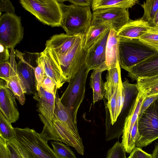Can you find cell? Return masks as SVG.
Wrapping results in <instances>:
<instances>
[{"mask_svg": "<svg viewBox=\"0 0 158 158\" xmlns=\"http://www.w3.org/2000/svg\"><path fill=\"white\" fill-rule=\"evenodd\" d=\"M119 63L126 71L158 54V51L139 39H119Z\"/></svg>", "mask_w": 158, "mask_h": 158, "instance_id": "6da1fadb", "label": "cell"}, {"mask_svg": "<svg viewBox=\"0 0 158 158\" xmlns=\"http://www.w3.org/2000/svg\"><path fill=\"white\" fill-rule=\"evenodd\" d=\"M64 0H20V3L26 10L44 24L52 27L61 26Z\"/></svg>", "mask_w": 158, "mask_h": 158, "instance_id": "7a4b0ae2", "label": "cell"}, {"mask_svg": "<svg viewBox=\"0 0 158 158\" xmlns=\"http://www.w3.org/2000/svg\"><path fill=\"white\" fill-rule=\"evenodd\" d=\"M39 116L44 124L43 130L40 133L42 139L47 142L50 140L62 142L74 148L79 154L84 155L81 138L76 135L67 125L56 118L51 121L41 114Z\"/></svg>", "mask_w": 158, "mask_h": 158, "instance_id": "3957f363", "label": "cell"}, {"mask_svg": "<svg viewBox=\"0 0 158 158\" xmlns=\"http://www.w3.org/2000/svg\"><path fill=\"white\" fill-rule=\"evenodd\" d=\"M63 14L61 27L66 34L85 35L91 26L92 18L90 7H82L62 4Z\"/></svg>", "mask_w": 158, "mask_h": 158, "instance_id": "277c9868", "label": "cell"}, {"mask_svg": "<svg viewBox=\"0 0 158 158\" xmlns=\"http://www.w3.org/2000/svg\"><path fill=\"white\" fill-rule=\"evenodd\" d=\"M14 129L16 135L15 139L31 158H59L48 145V142L34 130L28 127Z\"/></svg>", "mask_w": 158, "mask_h": 158, "instance_id": "5b68a950", "label": "cell"}, {"mask_svg": "<svg viewBox=\"0 0 158 158\" xmlns=\"http://www.w3.org/2000/svg\"><path fill=\"white\" fill-rule=\"evenodd\" d=\"M89 71L87 65L83 67L70 80L60 98L63 104L70 109L76 123L77 112L85 97L86 82Z\"/></svg>", "mask_w": 158, "mask_h": 158, "instance_id": "8992f818", "label": "cell"}, {"mask_svg": "<svg viewBox=\"0 0 158 158\" xmlns=\"http://www.w3.org/2000/svg\"><path fill=\"white\" fill-rule=\"evenodd\" d=\"M138 128L136 147L142 148L158 139V99L138 117Z\"/></svg>", "mask_w": 158, "mask_h": 158, "instance_id": "52a82bcc", "label": "cell"}, {"mask_svg": "<svg viewBox=\"0 0 158 158\" xmlns=\"http://www.w3.org/2000/svg\"><path fill=\"white\" fill-rule=\"evenodd\" d=\"M85 35H77L71 48L57 61L68 82L69 83L83 67L87 65V50L84 47Z\"/></svg>", "mask_w": 158, "mask_h": 158, "instance_id": "ba28073f", "label": "cell"}, {"mask_svg": "<svg viewBox=\"0 0 158 158\" xmlns=\"http://www.w3.org/2000/svg\"><path fill=\"white\" fill-rule=\"evenodd\" d=\"M23 31L20 17L5 13L0 16V43L8 48H14L20 43Z\"/></svg>", "mask_w": 158, "mask_h": 158, "instance_id": "9c48e42d", "label": "cell"}, {"mask_svg": "<svg viewBox=\"0 0 158 158\" xmlns=\"http://www.w3.org/2000/svg\"><path fill=\"white\" fill-rule=\"evenodd\" d=\"M130 20L128 10L118 8L99 9L93 12L91 25L107 23L118 31Z\"/></svg>", "mask_w": 158, "mask_h": 158, "instance_id": "30bf717a", "label": "cell"}, {"mask_svg": "<svg viewBox=\"0 0 158 158\" xmlns=\"http://www.w3.org/2000/svg\"><path fill=\"white\" fill-rule=\"evenodd\" d=\"M139 90L136 98L133 102L125 119L122 136V143L126 152L131 153L132 151L131 147V134L133 127L138 119L142 102L146 97L143 93Z\"/></svg>", "mask_w": 158, "mask_h": 158, "instance_id": "8fae6325", "label": "cell"}, {"mask_svg": "<svg viewBox=\"0 0 158 158\" xmlns=\"http://www.w3.org/2000/svg\"><path fill=\"white\" fill-rule=\"evenodd\" d=\"M15 56L19 60L17 64L18 73L26 94H33L36 91V82L34 67L30 62L25 59L23 54L15 50Z\"/></svg>", "mask_w": 158, "mask_h": 158, "instance_id": "7c38bea8", "label": "cell"}, {"mask_svg": "<svg viewBox=\"0 0 158 158\" xmlns=\"http://www.w3.org/2000/svg\"><path fill=\"white\" fill-rule=\"evenodd\" d=\"M15 98L12 92L6 86L4 81L1 79L0 111L11 123H15L19 117Z\"/></svg>", "mask_w": 158, "mask_h": 158, "instance_id": "4fadbf2b", "label": "cell"}, {"mask_svg": "<svg viewBox=\"0 0 158 158\" xmlns=\"http://www.w3.org/2000/svg\"><path fill=\"white\" fill-rule=\"evenodd\" d=\"M15 57V49L11 48L10 52L9 76L7 78L1 79L4 81L6 86L11 90L20 104L23 105L25 102V95L26 93L18 73Z\"/></svg>", "mask_w": 158, "mask_h": 158, "instance_id": "5bb4252c", "label": "cell"}, {"mask_svg": "<svg viewBox=\"0 0 158 158\" xmlns=\"http://www.w3.org/2000/svg\"><path fill=\"white\" fill-rule=\"evenodd\" d=\"M46 75L50 78L55 83L57 89L67 82L59 64L53 57L50 50L47 48L40 53Z\"/></svg>", "mask_w": 158, "mask_h": 158, "instance_id": "9a60e30c", "label": "cell"}, {"mask_svg": "<svg viewBox=\"0 0 158 158\" xmlns=\"http://www.w3.org/2000/svg\"><path fill=\"white\" fill-rule=\"evenodd\" d=\"M77 36L61 33L53 35L47 41L46 48L49 49L57 62L66 55L73 45Z\"/></svg>", "mask_w": 158, "mask_h": 158, "instance_id": "2e32d148", "label": "cell"}, {"mask_svg": "<svg viewBox=\"0 0 158 158\" xmlns=\"http://www.w3.org/2000/svg\"><path fill=\"white\" fill-rule=\"evenodd\" d=\"M110 28L87 50L86 64L90 70L106 63V46Z\"/></svg>", "mask_w": 158, "mask_h": 158, "instance_id": "e0dca14e", "label": "cell"}, {"mask_svg": "<svg viewBox=\"0 0 158 158\" xmlns=\"http://www.w3.org/2000/svg\"><path fill=\"white\" fill-rule=\"evenodd\" d=\"M127 76L133 80L158 74V54L127 70Z\"/></svg>", "mask_w": 158, "mask_h": 158, "instance_id": "ac0fdd59", "label": "cell"}, {"mask_svg": "<svg viewBox=\"0 0 158 158\" xmlns=\"http://www.w3.org/2000/svg\"><path fill=\"white\" fill-rule=\"evenodd\" d=\"M56 94L50 93L41 86L34 94L33 98L37 102L38 111L47 118L52 121L54 117Z\"/></svg>", "mask_w": 158, "mask_h": 158, "instance_id": "d6986e66", "label": "cell"}, {"mask_svg": "<svg viewBox=\"0 0 158 158\" xmlns=\"http://www.w3.org/2000/svg\"><path fill=\"white\" fill-rule=\"evenodd\" d=\"M149 23L141 19H130L117 31L119 39H139L150 28Z\"/></svg>", "mask_w": 158, "mask_h": 158, "instance_id": "ffe728a7", "label": "cell"}, {"mask_svg": "<svg viewBox=\"0 0 158 158\" xmlns=\"http://www.w3.org/2000/svg\"><path fill=\"white\" fill-rule=\"evenodd\" d=\"M119 40L117 31L111 28L106 50V64L108 70L115 67L119 63Z\"/></svg>", "mask_w": 158, "mask_h": 158, "instance_id": "44dd1931", "label": "cell"}, {"mask_svg": "<svg viewBox=\"0 0 158 158\" xmlns=\"http://www.w3.org/2000/svg\"><path fill=\"white\" fill-rule=\"evenodd\" d=\"M53 118L57 119L67 125L75 134L80 137L77 125L70 109L64 105L58 95L57 90L55 96Z\"/></svg>", "mask_w": 158, "mask_h": 158, "instance_id": "7402d4cb", "label": "cell"}, {"mask_svg": "<svg viewBox=\"0 0 158 158\" xmlns=\"http://www.w3.org/2000/svg\"><path fill=\"white\" fill-rule=\"evenodd\" d=\"M120 67L118 63L114 68L107 70L106 79L104 83L105 93L104 96L108 100L114 92L123 85L121 76Z\"/></svg>", "mask_w": 158, "mask_h": 158, "instance_id": "603a6c76", "label": "cell"}, {"mask_svg": "<svg viewBox=\"0 0 158 158\" xmlns=\"http://www.w3.org/2000/svg\"><path fill=\"white\" fill-rule=\"evenodd\" d=\"M139 2L136 0H93L91 6L93 12L99 9L112 8L128 10Z\"/></svg>", "mask_w": 158, "mask_h": 158, "instance_id": "cb8c5ba5", "label": "cell"}, {"mask_svg": "<svg viewBox=\"0 0 158 158\" xmlns=\"http://www.w3.org/2000/svg\"><path fill=\"white\" fill-rule=\"evenodd\" d=\"M103 72L98 68L93 69L91 74L90 85L93 90L94 103L102 100L105 95L104 85L102 77Z\"/></svg>", "mask_w": 158, "mask_h": 158, "instance_id": "d4e9b609", "label": "cell"}, {"mask_svg": "<svg viewBox=\"0 0 158 158\" xmlns=\"http://www.w3.org/2000/svg\"><path fill=\"white\" fill-rule=\"evenodd\" d=\"M111 27L107 23L91 25L85 35L84 47L88 50Z\"/></svg>", "mask_w": 158, "mask_h": 158, "instance_id": "484cf974", "label": "cell"}, {"mask_svg": "<svg viewBox=\"0 0 158 158\" xmlns=\"http://www.w3.org/2000/svg\"><path fill=\"white\" fill-rule=\"evenodd\" d=\"M139 90L146 97L158 94V74L151 77L139 78L136 80Z\"/></svg>", "mask_w": 158, "mask_h": 158, "instance_id": "4316f807", "label": "cell"}, {"mask_svg": "<svg viewBox=\"0 0 158 158\" xmlns=\"http://www.w3.org/2000/svg\"><path fill=\"white\" fill-rule=\"evenodd\" d=\"M141 6L144 13L141 19L148 22L151 27L158 10V0H147Z\"/></svg>", "mask_w": 158, "mask_h": 158, "instance_id": "83f0119b", "label": "cell"}, {"mask_svg": "<svg viewBox=\"0 0 158 158\" xmlns=\"http://www.w3.org/2000/svg\"><path fill=\"white\" fill-rule=\"evenodd\" d=\"M0 137L7 142L16 137L14 128L0 111Z\"/></svg>", "mask_w": 158, "mask_h": 158, "instance_id": "f1b7e54d", "label": "cell"}, {"mask_svg": "<svg viewBox=\"0 0 158 158\" xmlns=\"http://www.w3.org/2000/svg\"><path fill=\"white\" fill-rule=\"evenodd\" d=\"M53 150L59 158H77L68 145L59 141H51Z\"/></svg>", "mask_w": 158, "mask_h": 158, "instance_id": "f546056e", "label": "cell"}, {"mask_svg": "<svg viewBox=\"0 0 158 158\" xmlns=\"http://www.w3.org/2000/svg\"><path fill=\"white\" fill-rule=\"evenodd\" d=\"M139 39L158 51V26L151 27Z\"/></svg>", "mask_w": 158, "mask_h": 158, "instance_id": "4dcf8cb0", "label": "cell"}, {"mask_svg": "<svg viewBox=\"0 0 158 158\" xmlns=\"http://www.w3.org/2000/svg\"><path fill=\"white\" fill-rule=\"evenodd\" d=\"M39 55L40 53L36 60L37 66L35 69L36 91L39 90L41 87L44 80L46 76L42 62L39 57Z\"/></svg>", "mask_w": 158, "mask_h": 158, "instance_id": "1f68e13d", "label": "cell"}, {"mask_svg": "<svg viewBox=\"0 0 158 158\" xmlns=\"http://www.w3.org/2000/svg\"><path fill=\"white\" fill-rule=\"evenodd\" d=\"M126 153L122 143L117 141L108 150L106 158H127Z\"/></svg>", "mask_w": 158, "mask_h": 158, "instance_id": "d6a6232c", "label": "cell"}, {"mask_svg": "<svg viewBox=\"0 0 158 158\" xmlns=\"http://www.w3.org/2000/svg\"><path fill=\"white\" fill-rule=\"evenodd\" d=\"M118 90L114 92L110 99L108 100L106 104L110 113L111 124L112 125L116 122L117 119L116 113Z\"/></svg>", "mask_w": 158, "mask_h": 158, "instance_id": "836d02e7", "label": "cell"}, {"mask_svg": "<svg viewBox=\"0 0 158 158\" xmlns=\"http://www.w3.org/2000/svg\"><path fill=\"white\" fill-rule=\"evenodd\" d=\"M126 91L123 85L120 86L117 91L116 116L117 118L120 114L125 102Z\"/></svg>", "mask_w": 158, "mask_h": 158, "instance_id": "e575fe53", "label": "cell"}, {"mask_svg": "<svg viewBox=\"0 0 158 158\" xmlns=\"http://www.w3.org/2000/svg\"><path fill=\"white\" fill-rule=\"evenodd\" d=\"M46 91L53 94H56L57 88L54 82L46 76L41 86Z\"/></svg>", "mask_w": 158, "mask_h": 158, "instance_id": "d590c367", "label": "cell"}, {"mask_svg": "<svg viewBox=\"0 0 158 158\" xmlns=\"http://www.w3.org/2000/svg\"><path fill=\"white\" fill-rule=\"evenodd\" d=\"M4 12L5 13L15 14V8L10 1L8 0H1L0 1V13Z\"/></svg>", "mask_w": 158, "mask_h": 158, "instance_id": "8d00e7d4", "label": "cell"}, {"mask_svg": "<svg viewBox=\"0 0 158 158\" xmlns=\"http://www.w3.org/2000/svg\"><path fill=\"white\" fill-rule=\"evenodd\" d=\"M158 99V94L146 97L143 100L138 117H140L145 110L156 100Z\"/></svg>", "mask_w": 158, "mask_h": 158, "instance_id": "74e56055", "label": "cell"}, {"mask_svg": "<svg viewBox=\"0 0 158 158\" xmlns=\"http://www.w3.org/2000/svg\"><path fill=\"white\" fill-rule=\"evenodd\" d=\"M129 158H152V154L143 151L141 148L135 147L131 152Z\"/></svg>", "mask_w": 158, "mask_h": 158, "instance_id": "f35d334b", "label": "cell"}, {"mask_svg": "<svg viewBox=\"0 0 158 158\" xmlns=\"http://www.w3.org/2000/svg\"><path fill=\"white\" fill-rule=\"evenodd\" d=\"M0 158H11L7 141L0 137Z\"/></svg>", "mask_w": 158, "mask_h": 158, "instance_id": "ab89813d", "label": "cell"}, {"mask_svg": "<svg viewBox=\"0 0 158 158\" xmlns=\"http://www.w3.org/2000/svg\"><path fill=\"white\" fill-rule=\"evenodd\" d=\"M7 143L11 158H23L12 141L10 140Z\"/></svg>", "mask_w": 158, "mask_h": 158, "instance_id": "60d3db41", "label": "cell"}, {"mask_svg": "<svg viewBox=\"0 0 158 158\" xmlns=\"http://www.w3.org/2000/svg\"><path fill=\"white\" fill-rule=\"evenodd\" d=\"M8 48L0 43V64L9 62L10 57Z\"/></svg>", "mask_w": 158, "mask_h": 158, "instance_id": "b9f144b4", "label": "cell"}, {"mask_svg": "<svg viewBox=\"0 0 158 158\" xmlns=\"http://www.w3.org/2000/svg\"><path fill=\"white\" fill-rule=\"evenodd\" d=\"M10 72L9 62L0 64V78H7L9 77Z\"/></svg>", "mask_w": 158, "mask_h": 158, "instance_id": "7bdbcfd3", "label": "cell"}, {"mask_svg": "<svg viewBox=\"0 0 158 158\" xmlns=\"http://www.w3.org/2000/svg\"><path fill=\"white\" fill-rule=\"evenodd\" d=\"M72 4L82 7H90L93 0H68Z\"/></svg>", "mask_w": 158, "mask_h": 158, "instance_id": "ee69618b", "label": "cell"}, {"mask_svg": "<svg viewBox=\"0 0 158 158\" xmlns=\"http://www.w3.org/2000/svg\"><path fill=\"white\" fill-rule=\"evenodd\" d=\"M15 145L17 149L23 158H31L26 150L18 143L14 139L10 140Z\"/></svg>", "mask_w": 158, "mask_h": 158, "instance_id": "f6af8a7d", "label": "cell"}, {"mask_svg": "<svg viewBox=\"0 0 158 158\" xmlns=\"http://www.w3.org/2000/svg\"><path fill=\"white\" fill-rule=\"evenodd\" d=\"M152 154V158H158V144L156 145Z\"/></svg>", "mask_w": 158, "mask_h": 158, "instance_id": "bcb514c9", "label": "cell"}, {"mask_svg": "<svg viewBox=\"0 0 158 158\" xmlns=\"http://www.w3.org/2000/svg\"><path fill=\"white\" fill-rule=\"evenodd\" d=\"M158 26V10L156 15L155 18L151 27Z\"/></svg>", "mask_w": 158, "mask_h": 158, "instance_id": "7dc6e473", "label": "cell"}, {"mask_svg": "<svg viewBox=\"0 0 158 158\" xmlns=\"http://www.w3.org/2000/svg\"><path fill=\"white\" fill-rule=\"evenodd\" d=\"M127 158H129V157H128Z\"/></svg>", "mask_w": 158, "mask_h": 158, "instance_id": "c3c4849f", "label": "cell"}]
</instances>
